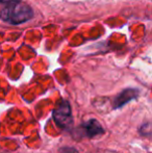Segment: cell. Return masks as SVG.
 Wrapping results in <instances>:
<instances>
[{"mask_svg":"<svg viewBox=\"0 0 152 153\" xmlns=\"http://www.w3.org/2000/svg\"><path fill=\"white\" fill-rule=\"evenodd\" d=\"M33 16V12L29 5L21 1L10 3L0 12V18L10 24L18 25L26 22Z\"/></svg>","mask_w":152,"mask_h":153,"instance_id":"cell-1","label":"cell"},{"mask_svg":"<svg viewBox=\"0 0 152 153\" xmlns=\"http://www.w3.org/2000/svg\"><path fill=\"white\" fill-rule=\"evenodd\" d=\"M53 120L63 129H69L73 123L72 111L70 103L66 100H61L56 108L53 111Z\"/></svg>","mask_w":152,"mask_h":153,"instance_id":"cell-2","label":"cell"},{"mask_svg":"<svg viewBox=\"0 0 152 153\" xmlns=\"http://www.w3.org/2000/svg\"><path fill=\"white\" fill-rule=\"evenodd\" d=\"M138 95H139V91L138 90H134V89H127V90H125V91H123L120 95H118L117 98L115 99L114 108L122 107L127 102H129L130 100L136 98Z\"/></svg>","mask_w":152,"mask_h":153,"instance_id":"cell-3","label":"cell"},{"mask_svg":"<svg viewBox=\"0 0 152 153\" xmlns=\"http://www.w3.org/2000/svg\"><path fill=\"white\" fill-rule=\"evenodd\" d=\"M82 130L85 131V135L89 137H96L103 132V128L99 124L97 120H89L87 122L82 124Z\"/></svg>","mask_w":152,"mask_h":153,"instance_id":"cell-4","label":"cell"},{"mask_svg":"<svg viewBox=\"0 0 152 153\" xmlns=\"http://www.w3.org/2000/svg\"><path fill=\"white\" fill-rule=\"evenodd\" d=\"M18 1H21V0H0V3L10 4V3H14V2H18Z\"/></svg>","mask_w":152,"mask_h":153,"instance_id":"cell-5","label":"cell"}]
</instances>
